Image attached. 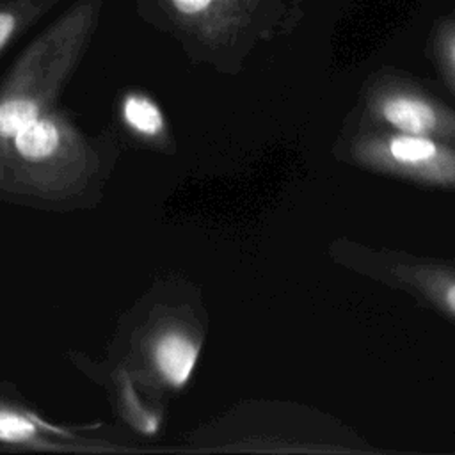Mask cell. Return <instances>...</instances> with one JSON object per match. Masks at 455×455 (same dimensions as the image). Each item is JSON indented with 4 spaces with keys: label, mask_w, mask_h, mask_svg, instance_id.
Here are the masks:
<instances>
[{
    "label": "cell",
    "mask_w": 455,
    "mask_h": 455,
    "mask_svg": "<svg viewBox=\"0 0 455 455\" xmlns=\"http://www.w3.org/2000/svg\"><path fill=\"white\" fill-rule=\"evenodd\" d=\"M332 156L416 187L455 190V146L435 139L343 121Z\"/></svg>",
    "instance_id": "6da1fadb"
},
{
    "label": "cell",
    "mask_w": 455,
    "mask_h": 455,
    "mask_svg": "<svg viewBox=\"0 0 455 455\" xmlns=\"http://www.w3.org/2000/svg\"><path fill=\"white\" fill-rule=\"evenodd\" d=\"M327 256L332 263L407 293L416 302L455 322V256L371 245L350 236L331 240Z\"/></svg>",
    "instance_id": "7a4b0ae2"
},
{
    "label": "cell",
    "mask_w": 455,
    "mask_h": 455,
    "mask_svg": "<svg viewBox=\"0 0 455 455\" xmlns=\"http://www.w3.org/2000/svg\"><path fill=\"white\" fill-rule=\"evenodd\" d=\"M345 121L396 130L455 146V108L412 76L382 69L361 87Z\"/></svg>",
    "instance_id": "3957f363"
},
{
    "label": "cell",
    "mask_w": 455,
    "mask_h": 455,
    "mask_svg": "<svg viewBox=\"0 0 455 455\" xmlns=\"http://www.w3.org/2000/svg\"><path fill=\"white\" fill-rule=\"evenodd\" d=\"M201 341L183 331H167L153 345V361L160 377L172 387L190 379L199 357Z\"/></svg>",
    "instance_id": "277c9868"
},
{
    "label": "cell",
    "mask_w": 455,
    "mask_h": 455,
    "mask_svg": "<svg viewBox=\"0 0 455 455\" xmlns=\"http://www.w3.org/2000/svg\"><path fill=\"white\" fill-rule=\"evenodd\" d=\"M428 55L446 89L455 96V16H448L435 25L428 41Z\"/></svg>",
    "instance_id": "5b68a950"
},
{
    "label": "cell",
    "mask_w": 455,
    "mask_h": 455,
    "mask_svg": "<svg viewBox=\"0 0 455 455\" xmlns=\"http://www.w3.org/2000/svg\"><path fill=\"white\" fill-rule=\"evenodd\" d=\"M60 0H0V50L32 20Z\"/></svg>",
    "instance_id": "8992f818"
},
{
    "label": "cell",
    "mask_w": 455,
    "mask_h": 455,
    "mask_svg": "<svg viewBox=\"0 0 455 455\" xmlns=\"http://www.w3.org/2000/svg\"><path fill=\"white\" fill-rule=\"evenodd\" d=\"M18 153L32 162L48 158L59 146V130L52 121L36 119L14 135Z\"/></svg>",
    "instance_id": "52a82bcc"
},
{
    "label": "cell",
    "mask_w": 455,
    "mask_h": 455,
    "mask_svg": "<svg viewBox=\"0 0 455 455\" xmlns=\"http://www.w3.org/2000/svg\"><path fill=\"white\" fill-rule=\"evenodd\" d=\"M126 123L142 135H158L164 130V117L160 108L146 96H130L124 101Z\"/></svg>",
    "instance_id": "ba28073f"
},
{
    "label": "cell",
    "mask_w": 455,
    "mask_h": 455,
    "mask_svg": "<svg viewBox=\"0 0 455 455\" xmlns=\"http://www.w3.org/2000/svg\"><path fill=\"white\" fill-rule=\"evenodd\" d=\"M39 107L34 100L16 96L0 103V135H16L21 128L36 121Z\"/></svg>",
    "instance_id": "9c48e42d"
},
{
    "label": "cell",
    "mask_w": 455,
    "mask_h": 455,
    "mask_svg": "<svg viewBox=\"0 0 455 455\" xmlns=\"http://www.w3.org/2000/svg\"><path fill=\"white\" fill-rule=\"evenodd\" d=\"M171 7V12L185 23L199 25L206 21L212 9L220 4V0H165Z\"/></svg>",
    "instance_id": "30bf717a"
},
{
    "label": "cell",
    "mask_w": 455,
    "mask_h": 455,
    "mask_svg": "<svg viewBox=\"0 0 455 455\" xmlns=\"http://www.w3.org/2000/svg\"><path fill=\"white\" fill-rule=\"evenodd\" d=\"M34 434L36 427L32 421L16 412L0 411V441L23 443L32 439Z\"/></svg>",
    "instance_id": "8fae6325"
}]
</instances>
